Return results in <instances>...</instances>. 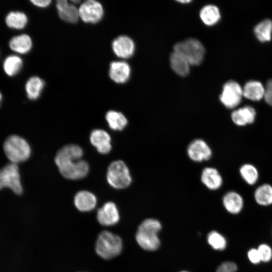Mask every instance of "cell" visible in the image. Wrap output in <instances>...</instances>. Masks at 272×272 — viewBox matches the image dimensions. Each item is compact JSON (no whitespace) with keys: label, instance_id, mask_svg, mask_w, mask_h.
I'll return each mask as SVG.
<instances>
[{"label":"cell","instance_id":"10","mask_svg":"<svg viewBox=\"0 0 272 272\" xmlns=\"http://www.w3.org/2000/svg\"><path fill=\"white\" fill-rule=\"evenodd\" d=\"M79 14L80 18L84 22L95 24L102 19L104 10L102 5L99 2L89 0L80 5Z\"/></svg>","mask_w":272,"mask_h":272},{"label":"cell","instance_id":"13","mask_svg":"<svg viewBox=\"0 0 272 272\" xmlns=\"http://www.w3.org/2000/svg\"><path fill=\"white\" fill-rule=\"evenodd\" d=\"M112 48L115 54L122 58H128L134 53L135 45L128 36H118L112 42Z\"/></svg>","mask_w":272,"mask_h":272},{"label":"cell","instance_id":"35","mask_svg":"<svg viewBox=\"0 0 272 272\" xmlns=\"http://www.w3.org/2000/svg\"><path fill=\"white\" fill-rule=\"evenodd\" d=\"M247 256L250 261L253 264H256L261 261L257 248L250 249L247 253Z\"/></svg>","mask_w":272,"mask_h":272},{"label":"cell","instance_id":"29","mask_svg":"<svg viewBox=\"0 0 272 272\" xmlns=\"http://www.w3.org/2000/svg\"><path fill=\"white\" fill-rule=\"evenodd\" d=\"M23 65L22 59L16 55H10L7 57L3 64L5 73L9 76H14L21 70Z\"/></svg>","mask_w":272,"mask_h":272},{"label":"cell","instance_id":"20","mask_svg":"<svg viewBox=\"0 0 272 272\" xmlns=\"http://www.w3.org/2000/svg\"><path fill=\"white\" fill-rule=\"evenodd\" d=\"M265 88L262 84L256 81L247 82L243 88V95L252 101H259L264 97Z\"/></svg>","mask_w":272,"mask_h":272},{"label":"cell","instance_id":"2","mask_svg":"<svg viewBox=\"0 0 272 272\" xmlns=\"http://www.w3.org/2000/svg\"><path fill=\"white\" fill-rule=\"evenodd\" d=\"M160 222L153 218L144 220L139 226L135 239L139 246L147 251H155L158 249L160 241L158 233L161 229Z\"/></svg>","mask_w":272,"mask_h":272},{"label":"cell","instance_id":"15","mask_svg":"<svg viewBox=\"0 0 272 272\" xmlns=\"http://www.w3.org/2000/svg\"><path fill=\"white\" fill-rule=\"evenodd\" d=\"M130 67L125 61H114L111 62L109 75L114 82L118 84L125 83L130 78Z\"/></svg>","mask_w":272,"mask_h":272},{"label":"cell","instance_id":"25","mask_svg":"<svg viewBox=\"0 0 272 272\" xmlns=\"http://www.w3.org/2000/svg\"><path fill=\"white\" fill-rule=\"evenodd\" d=\"M44 82L37 76L31 77L26 82L25 90L28 98L36 100L40 96L44 87Z\"/></svg>","mask_w":272,"mask_h":272},{"label":"cell","instance_id":"5","mask_svg":"<svg viewBox=\"0 0 272 272\" xmlns=\"http://www.w3.org/2000/svg\"><path fill=\"white\" fill-rule=\"evenodd\" d=\"M106 177L109 185L118 189L128 187L132 180L129 169L125 162L120 160L110 163L108 167Z\"/></svg>","mask_w":272,"mask_h":272},{"label":"cell","instance_id":"28","mask_svg":"<svg viewBox=\"0 0 272 272\" xmlns=\"http://www.w3.org/2000/svg\"><path fill=\"white\" fill-rule=\"evenodd\" d=\"M28 22L25 14L21 12H11L6 18V23L10 28L21 29L24 28Z\"/></svg>","mask_w":272,"mask_h":272},{"label":"cell","instance_id":"23","mask_svg":"<svg viewBox=\"0 0 272 272\" xmlns=\"http://www.w3.org/2000/svg\"><path fill=\"white\" fill-rule=\"evenodd\" d=\"M105 118L110 128L114 130H122L128 123L126 116L122 113L115 110L108 111Z\"/></svg>","mask_w":272,"mask_h":272},{"label":"cell","instance_id":"16","mask_svg":"<svg viewBox=\"0 0 272 272\" xmlns=\"http://www.w3.org/2000/svg\"><path fill=\"white\" fill-rule=\"evenodd\" d=\"M56 9L60 18L69 23H76L79 17V8L74 4H70L65 0L56 1Z\"/></svg>","mask_w":272,"mask_h":272},{"label":"cell","instance_id":"4","mask_svg":"<svg viewBox=\"0 0 272 272\" xmlns=\"http://www.w3.org/2000/svg\"><path fill=\"white\" fill-rule=\"evenodd\" d=\"M5 153L11 163H18L26 161L31 155L29 144L23 138L17 135L9 136L4 144Z\"/></svg>","mask_w":272,"mask_h":272},{"label":"cell","instance_id":"31","mask_svg":"<svg viewBox=\"0 0 272 272\" xmlns=\"http://www.w3.org/2000/svg\"><path fill=\"white\" fill-rule=\"evenodd\" d=\"M207 241L209 245L215 250H223L227 246L225 238L216 231H212L208 234Z\"/></svg>","mask_w":272,"mask_h":272},{"label":"cell","instance_id":"27","mask_svg":"<svg viewBox=\"0 0 272 272\" xmlns=\"http://www.w3.org/2000/svg\"><path fill=\"white\" fill-rule=\"evenodd\" d=\"M254 33L257 39L262 42L271 39L272 21L265 19L258 23L254 28Z\"/></svg>","mask_w":272,"mask_h":272},{"label":"cell","instance_id":"6","mask_svg":"<svg viewBox=\"0 0 272 272\" xmlns=\"http://www.w3.org/2000/svg\"><path fill=\"white\" fill-rule=\"evenodd\" d=\"M174 51L182 55L190 65H199L202 61L205 50L202 44L195 38H188L176 43Z\"/></svg>","mask_w":272,"mask_h":272},{"label":"cell","instance_id":"12","mask_svg":"<svg viewBox=\"0 0 272 272\" xmlns=\"http://www.w3.org/2000/svg\"><path fill=\"white\" fill-rule=\"evenodd\" d=\"M200 180L208 189L217 190L221 188L223 183L222 176L215 167L208 166L203 168L200 173Z\"/></svg>","mask_w":272,"mask_h":272},{"label":"cell","instance_id":"33","mask_svg":"<svg viewBox=\"0 0 272 272\" xmlns=\"http://www.w3.org/2000/svg\"><path fill=\"white\" fill-rule=\"evenodd\" d=\"M237 266L232 261H226L221 263L217 268L216 272H236Z\"/></svg>","mask_w":272,"mask_h":272},{"label":"cell","instance_id":"32","mask_svg":"<svg viewBox=\"0 0 272 272\" xmlns=\"http://www.w3.org/2000/svg\"><path fill=\"white\" fill-rule=\"evenodd\" d=\"M261 258V261L268 262L272 258V249L271 247L266 244H261L257 248Z\"/></svg>","mask_w":272,"mask_h":272},{"label":"cell","instance_id":"19","mask_svg":"<svg viewBox=\"0 0 272 272\" xmlns=\"http://www.w3.org/2000/svg\"><path fill=\"white\" fill-rule=\"evenodd\" d=\"M222 202L227 211L232 214L239 213L243 207L242 197L234 191L226 192L222 198Z\"/></svg>","mask_w":272,"mask_h":272},{"label":"cell","instance_id":"11","mask_svg":"<svg viewBox=\"0 0 272 272\" xmlns=\"http://www.w3.org/2000/svg\"><path fill=\"white\" fill-rule=\"evenodd\" d=\"M97 219L102 226H110L118 223L119 213L116 205L111 201L106 202L97 212Z\"/></svg>","mask_w":272,"mask_h":272},{"label":"cell","instance_id":"24","mask_svg":"<svg viewBox=\"0 0 272 272\" xmlns=\"http://www.w3.org/2000/svg\"><path fill=\"white\" fill-rule=\"evenodd\" d=\"M199 16L205 24L212 26L219 22L221 15L220 10L217 6L213 5H207L200 10Z\"/></svg>","mask_w":272,"mask_h":272},{"label":"cell","instance_id":"22","mask_svg":"<svg viewBox=\"0 0 272 272\" xmlns=\"http://www.w3.org/2000/svg\"><path fill=\"white\" fill-rule=\"evenodd\" d=\"M9 46L14 51L25 54L31 50L32 42L29 35L21 34L13 37L10 41Z\"/></svg>","mask_w":272,"mask_h":272},{"label":"cell","instance_id":"34","mask_svg":"<svg viewBox=\"0 0 272 272\" xmlns=\"http://www.w3.org/2000/svg\"><path fill=\"white\" fill-rule=\"evenodd\" d=\"M264 98L265 102L272 106V78L267 82L265 88Z\"/></svg>","mask_w":272,"mask_h":272},{"label":"cell","instance_id":"17","mask_svg":"<svg viewBox=\"0 0 272 272\" xmlns=\"http://www.w3.org/2000/svg\"><path fill=\"white\" fill-rule=\"evenodd\" d=\"M74 204L79 211L87 212L93 210L95 208L97 198L92 192L87 190H81L75 195Z\"/></svg>","mask_w":272,"mask_h":272},{"label":"cell","instance_id":"26","mask_svg":"<svg viewBox=\"0 0 272 272\" xmlns=\"http://www.w3.org/2000/svg\"><path fill=\"white\" fill-rule=\"evenodd\" d=\"M254 197L256 202L259 205L267 206L272 204V186L263 184L255 190Z\"/></svg>","mask_w":272,"mask_h":272},{"label":"cell","instance_id":"3","mask_svg":"<svg viewBox=\"0 0 272 272\" xmlns=\"http://www.w3.org/2000/svg\"><path fill=\"white\" fill-rule=\"evenodd\" d=\"M122 249V242L117 235L108 231H102L98 235L95 244L97 254L105 259H110L118 256Z\"/></svg>","mask_w":272,"mask_h":272},{"label":"cell","instance_id":"36","mask_svg":"<svg viewBox=\"0 0 272 272\" xmlns=\"http://www.w3.org/2000/svg\"><path fill=\"white\" fill-rule=\"evenodd\" d=\"M31 2L35 6L40 8L47 7L51 3V1L49 0L44 1H31Z\"/></svg>","mask_w":272,"mask_h":272},{"label":"cell","instance_id":"37","mask_svg":"<svg viewBox=\"0 0 272 272\" xmlns=\"http://www.w3.org/2000/svg\"><path fill=\"white\" fill-rule=\"evenodd\" d=\"M179 2H180V3H189L190 2V1H179Z\"/></svg>","mask_w":272,"mask_h":272},{"label":"cell","instance_id":"7","mask_svg":"<svg viewBox=\"0 0 272 272\" xmlns=\"http://www.w3.org/2000/svg\"><path fill=\"white\" fill-rule=\"evenodd\" d=\"M4 187L10 188L17 194L22 193L18 164L10 163L0 169V189Z\"/></svg>","mask_w":272,"mask_h":272},{"label":"cell","instance_id":"30","mask_svg":"<svg viewBox=\"0 0 272 272\" xmlns=\"http://www.w3.org/2000/svg\"><path fill=\"white\" fill-rule=\"evenodd\" d=\"M239 171L241 176L247 184L253 185L256 183L259 175L254 166L250 164H245L240 167Z\"/></svg>","mask_w":272,"mask_h":272},{"label":"cell","instance_id":"39","mask_svg":"<svg viewBox=\"0 0 272 272\" xmlns=\"http://www.w3.org/2000/svg\"><path fill=\"white\" fill-rule=\"evenodd\" d=\"M180 272H188V271H181Z\"/></svg>","mask_w":272,"mask_h":272},{"label":"cell","instance_id":"38","mask_svg":"<svg viewBox=\"0 0 272 272\" xmlns=\"http://www.w3.org/2000/svg\"><path fill=\"white\" fill-rule=\"evenodd\" d=\"M2 95L0 92V105H1V101H2Z\"/></svg>","mask_w":272,"mask_h":272},{"label":"cell","instance_id":"9","mask_svg":"<svg viewBox=\"0 0 272 272\" xmlns=\"http://www.w3.org/2000/svg\"><path fill=\"white\" fill-rule=\"evenodd\" d=\"M242 96L243 88L237 82L231 80L224 85L220 100L227 108L233 109L240 104Z\"/></svg>","mask_w":272,"mask_h":272},{"label":"cell","instance_id":"18","mask_svg":"<svg viewBox=\"0 0 272 272\" xmlns=\"http://www.w3.org/2000/svg\"><path fill=\"white\" fill-rule=\"evenodd\" d=\"M231 117L236 125L245 126L255 121L256 111L252 106H245L234 110Z\"/></svg>","mask_w":272,"mask_h":272},{"label":"cell","instance_id":"1","mask_svg":"<svg viewBox=\"0 0 272 272\" xmlns=\"http://www.w3.org/2000/svg\"><path fill=\"white\" fill-rule=\"evenodd\" d=\"M83 155L82 149L77 145H67L61 148L54 159L60 174L70 180L84 178L89 172V166L81 159Z\"/></svg>","mask_w":272,"mask_h":272},{"label":"cell","instance_id":"14","mask_svg":"<svg viewBox=\"0 0 272 272\" xmlns=\"http://www.w3.org/2000/svg\"><path fill=\"white\" fill-rule=\"evenodd\" d=\"M90 141L99 153L106 154L111 150V137L109 133L103 129L93 130L90 134Z\"/></svg>","mask_w":272,"mask_h":272},{"label":"cell","instance_id":"8","mask_svg":"<svg viewBox=\"0 0 272 272\" xmlns=\"http://www.w3.org/2000/svg\"><path fill=\"white\" fill-rule=\"evenodd\" d=\"M186 154L191 161L195 163H201L211 159L213 151L210 146L205 140L196 138L188 144Z\"/></svg>","mask_w":272,"mask_h":272},{"label":"cell","instance_id":"21","mask_svg":"<svg viewBox=\"0 0 272 272\" xmlns=\"http://www.w3.org/2000/svg\"><path fill=\"white\" fill-rule=\"evenodd\" d=\"M170 63L172 69L178 75L186 76L189 73L190 63L180 54L173 51L170 56Z\"/></svg>","mask_w":272,"mask_h":272}]
</instances>
